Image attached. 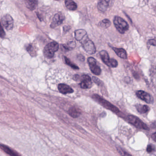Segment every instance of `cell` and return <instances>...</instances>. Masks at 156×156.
Instances as JSON below:
<instances>
[{"mask_svg":"<svg viewBox=\"0 0 156 156\" xmlns=\"http://www.w3.org/2000/svg\"><path fill=\"white\" fill-rule=\"evenodd\" d=\"M114 24L116 30L121 34H124L128 30L129 26L127 23L119 16H115L114 19Z\"/></svg>","mask_w":156,"mask_h":156,"instance_id":"6da1fadb","label":"cell"},{"mask_svg":"<svg viewBox=\"0 0 156 156\" xmlns=\"http://www.w3.org/2000/svg\"><path fill=\"white\" fill-rule=\"evenodd\" d=\"M59 49V44L56 42H52L47 44L44 49V55L46 58L51 59L54 56L55 53Z\"/></svg>","mask_w":156,"mask_h":156,"instance_id":"7a4b0ae2","label":"cell"},{"mask_svg":"<svg viewBox=\"0 0 156 156\" xmlns=\"http://www.w3.org/2000/svg\"><path fill=\"white\" fill-rule=\"evenodd\" d=\"M92 98L96 101L98 102L99 104L103 106L105 108L107 109H109L111 111H113L114 113H118L119 112V110L116 107L114 106V105L111 104L107 100H105L104 98L99 96L97 94H94L92 96Z\"/></svg>","mask_w":156,"mask_h":156,"instance_id":"3957f363","label":"cell"},{"mask_svg":"<svg viewBox=\"0 0 156 156\" xmlns=\"http://www.w3.org/2000/svg\"><path fill=\"white\" fill-rule=\"evenodd\" d=\"M100 57L104 63L110 67L115 68L118 65V63L116 60L114 59H110L107 52L106 51H102L99 53Z\"/></svg>","mask_w":156,"mask_h":156,"instance_id":"277c9868","label":"cell"},{"mask_svg":"<svg viewBox=\"0 0 156 156\" xmlns=\"http://www.w3.org/2000/svg\"><path fill=\"white\" fill-rule=\"evenodd\" d=\"M127 120L130 124H132L137 128L145 129V130H149L147 126L136 116H128L127 117Z\"/></svg>","mask_w":156,"mask_h":156,"instance_id":"5b68a950","label":"cell"},{"mask_svg":"<svg viewBox=\"0 0 156 156\" xmlns=\"http://www.w3.org/2000/svg\"><path fill=\"white\" fill-rule=\"evenodd\" d=\"M81 42L83 45V48L87 53L90 55L95 53L96 51L95 46L94 42L88 39V37L84 39L83 41H81Z\"/></svg>","mask_w":156,"mask_h":156,"instance_id":"8992f818","label":"cell"},{"mask_svg":"<svg viewBox=\"0 0 156 156\" xmlns=\"http://www.w3.org/2000/svg\"><path fill=\"white\" fill-rule=\"evenodd\" d=\"M87 62L89 64L90 70L93 73L97 76L101 74V68L97 64L96 60L94 58L92 57H89L87 59Z\"/></svg>","mask_w":156,"mask_h":156,"instance_id":"52a82bcc","label":"cell"},{"mask_svg":"<svg viewBox=\"0 0 156 156\" xmlns=\"http://www.w3.org/2000/svg\"><path fill=\"white\" fill-rule=\"evenodd\" d=\"M2 22L3 26L6 30H11L13 29L14 21L10 15L9 14L4 15L2 17Z\"/></svg>","mask_w":156,"mask_h":156,"instance_id":"ba28073f","label":"cell"},{"mask_svg":"<svg viewBox=\"0 0 156 156\" xmlns=\"http://www.w3.org/2000/svg\"><path fill=\"white\" fill-rule=\"evenodd\" d=\"M136 95L137 97L147 104H152L153 102V98L147 92H144L142 90H140L136 92Z\"/></svg>","mask_w":156,"mask_h":156,"instance_id":"9c48e42d","label":"cell"},{"mask_svg":"<svg viewBox=\"0 0 156 156\" xmlns=\"http://www.w3.org/2000/svg\"><path fill=\"white\" fill-rule=\"evenodd\" d=\"M80 86L83 89H87L91 87L92 86V79L89 76L84 75L81 77Z\"/></svg>","mask_w":156,"mask_h":156,"instance_id":"30bf717a","label":"cell"},{"mask_svg":"<svg viewBox=\"0 0 156 156\" xmlns=\"http://www.w3.org/2000/svg\"><path fill=\"white\" fill-rule=\"evenodd\" d=\"M65 17L61 13H56L53 19V21L51 25V28H54L59 26L62 23Z\"/></svg>","mask_w":156,"mask_h":156,"instance_id":"8fae6325","label":"cell"},{"mask_svg":"<svg viewBox=\"0 0 156 156\" xmlns=\"http://www.w3.org/2000/svg\"><path fill=\"white\" fill-rule=\"evenodd\" d=\"M87 37V32L85 30H78L75 31V38L76 41H82Z\"/></svg>","mask_w":156,"mask_h":156,"instance_id":"7c38bea8","label":"cell"},{"mask_svg":"<svg viewBox=\"0 0 156 156\" xmlns=\"http://www.w3.org/2000/svg\"><path fill=\"white\" fill-rule=\"evenodd\" d=\"M110 0H99L98 3L97 8L98 10L105 12L108 8Z\"/></svg>","mask_w":156,"mask_h":156,"instance_id":"4fadbf2b","label":"cell"},{"mask_svg":"<svg viewBox=\"0 0 156 156\" xmlns=\"http://www.w3.org/2000/svg\"><path fill=\"white\" fill-rule=\"evenodd\" d=\"M59 92L62 94H65L73 93L74 91L69 86L65 84H60L58 86Z\"/></svg>","mask_w":156,"mask_h":156,"instance_id":"5bb4252c","label":"cell"},{"mask_svg":"<svg viewBox=\"0 0 156 156\" xmlns=\"http://www.w3.org/2000/svg\"><path fill=\"white\" fill-rule=\"evenodd\" d=\"M112 49L114 50V51L119 57L122 59H126L127 53L126 50L123 48H118L115 47H112Z\"/></svg>","mask_w":156,"mask_h":156,"instance_id":"9a60e30c","label":"cell"},{"mask_svg":"<svg viewBox=\"0 0 156 156\" xmlns=\"http://www.w3.org/2000/svg\"><path fill=\"white\" fill-rule=\"evenodd\" d=\"M25 4L30 10H34L38 5V0H25Z\"/></svg>","mask_w":156,"mask_h":156,"instance_id":"2e32d148","label":"cell"},{"mask_svg":"<svg viewBox=\"0 0 156 156\" xmlns=\"http://www.w3.org/2000/svg\"><path fill=\"white\" fill-rule=\"evenodd\" d=\"M68 113L71 117L76 118L78 117L80 115L81 112L80 109H78L77 108L73 107L69 109Z\"/></svg>","mask_w":156,"mask_h":156,"instance_id":"e0dca14e","label":"cell"},{"mask_svg":"<svg viewBox=\"0 0 156 156\" xmlns=\"http://www.w3.org/2000/svg\"><path fill=\"white\" fill-rule=\"evenodd\" d=\"M65 5L69 10L75 11L77 9V4L73 0H65Z\"/></svg>","mask_w":156,"mask_h":156,"instance_id":"ac0fdd59","label":"cell"},{"mask_svg":"<svg viewBox=\"0 0 156 156\" xmlns=\"http://www.w3.org/2000/svg\"><path fill=\"white\" fill-rule=\"evenodd\" d=\"M1 148L2 150L4 151L6 153L12 156H19V154L18 153L15 152V151H13L10 148L5 146V145H1Z\"/></svg>","mask_w":156,"mask_h":156,"instance_id":"d6986e66","label":"cell"},{"mask_svg":"<svg viewBox=\"0 0 156 156\" xmlns=\"http://www.w3.org/2000/svg\"><path fill=\"white\" fill-rule=\"evenodd\" d=\"M136 108L139 113L140 114H144L148 111L149 107L146 105H141L138 104L136 105Z\"/></svg>","mask_w":156,"mask_h":156,"instance_id":"ffe728a7","label":"cell"},{"mask_svg":"<svg viewBox=\"0 0 156 156\" xmlns=\"http://www.w3.org/2000/svg\"><path fill=\"white\" fill-rule=\"evenodd\" d=\"M26 50L32 56H36L37 52L35 50V47L32 44H29L26 48Z\"/></svg>","mask_w":156,"mask_h":156,"instance_id":"44dd1931","label":"cell"},{"mask_svg":"<svg viewBox=\"0 0 156 156\" xmlns=\"http://www.w3.org/2000/svg\"><path fill=\"white\" fill-rule=\"evenodd\" d=\"M76 46V43L75 42L70 41L66 44L63 45V47L66 51H70L73 50Z\"/></svg>","mask_w":156,"mask_h":156,"instance_id":"7402d4cb","label":"cell"},{"mask_svg":"<svg viewBox=\"0 0 156 156\" xmlns=\"http://www.w3.org/2000/svg\"><path fill=\"white\" fill-rule=\"evenodd\" d=\"M99 25L102 28L106 29L111 25V22L108 19H105L99 23Z\"/></svg>","mask_w":156,"mask_h":156,"instance_id":"603a6c76","label":"cell"},{"mask_svg":"<svg viewBox=\"0 0 156 156\" xmlns=\"http://www.w3.org/2000/svg\"><path fill=\"white\" fill-rule=\"evenodd\" d=\"M64 59L67 65L69 66L70 67H72L73 69H76V70H78V69H79V67H78L77 66L74 64L72 63V62H71V61H70L68 58H67V57L65 56Z\"/></svg>","mask_w":156,"mask_h":156,"instance_id":"cb8c5ba5","label":"cell"},{"mask_svg":"<svg viewBox=\"0 0 156 156\" xmlns=\"http://www.w3.org/2000/svg\"><path fill=\"white\" fill-rule=\"evenodd\" d=\"M154 150V147L152 145H149L147 146V152H148V153H151V152H152Z\"/></svg>","mask_w":156,"mask_h":156,"instance_id":"d4e9b609","label":"cell"},{"mask_svg":"<svg viewBox=\"0 0 156 156\" xmlns=\"http://www.w3.org/2000/svg\"><path fill=\"white\" fill-rule=\"evenodd\" d=\"M148 44L152 46H156V40L155 39H151L149 40L148 41Z\"/></svg>","mask_w":156,"mask_h":156,"instance_id":"484cf974","label":"cell"},{"mask_svg":"<svg viewBox=\"0 0 156 156\" xmlns=\"http://www.w3.org/2000/svg\"><path fill=\"white\" fill-rule=\"evenodd\" d=\"M6 34H5V31L3 30V28L1 27V37L2 38H3L5 37Z\"/></svg>","mask_w":156,"mask_h":156,"instance_id":"4316f807","label":"cell"},{"mask_svg":"<svg viewBox=\"0 0 156 156\" xmlns=\"http://www.w3.org/2000/svg\"><path fill=\"white\" fill-rule=\"evenodd\" d=\"M70 29H71V28H70L69 26H65L63 28L64 31L66 32L70 30Z\"/></svg>","mask_w":156,"mask_h":156,"instance_id":"83f0119b","label":"cell"},{"mask_svg":"<svg viewBox=\"0 0 156 156\" xmlns=\"http://www.w3.org/2000/svg\"><path fill=\"white\" fill-rule=\"evenodd\" d=\"M78 59H79L80 61H84L85 60L84 57L83 56V55H78Z\"/></svg>","mask_w":156,"mask_h":156,"instance_id":"f1b7e54d","label":"cell"},{"mask_svg":"<svg viewBox=\"0 0 156 156\" xmlns=\"http://www.w3.org/2000/svg\"><path fill=\"white\" fill-rule=\"evenodd\" d=\"M151 138H152L153 140H154V141H156V132L155 133H153L152 134V136H151Z\"/></svg>","mask_w":156,"mask_h":156,"instance_id":"f546056e","label":"cell"},{"mask_svg":"<svg viewBox=\"0 0 156 156\" xmlns=\"http://www.w3.org/2000/svg\"><path fill=\"white\" fill-rule=\"evenodd\" d=\"M155 12H156V8H155Z\"/></svg>","mask_w":156,"mask_h":156,"instance_id":"4dcf8cb0","label":"cell"},{"mask_svg":"<svg viewBox=\"0 0 156 156\" xmlns=\"http://www.w3.org/2000/svg\"><path fill=\"white\" fill-rule=\"evenodd\" d=\"M55 1H59V0H55Z\"/></svg>","mask_w":156,"mask_h":156,"instance_id":"1f68e13d","label":"cell"}]
</instances>
